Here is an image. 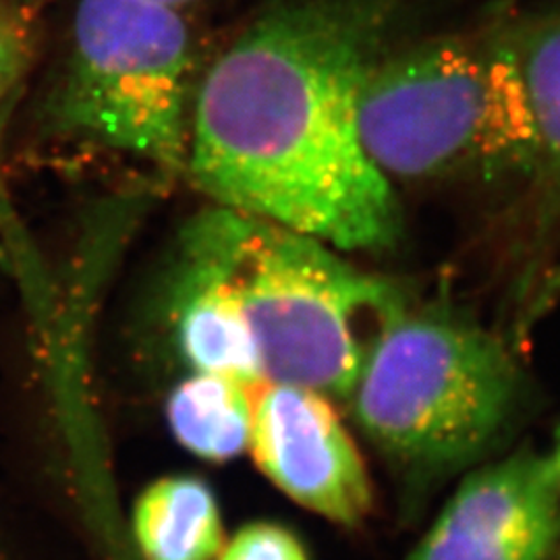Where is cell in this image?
I'll return each instance as SVG.
<instances>
[{
  "label": "cell",
  "instance_id": "4",
  "mask_svg": "<svg viewBox=\"0 0 560 560\" xmlns=\"http://www.w3.org/2000/svg\"><path fill=\"white\" fill-rule=\"evenodd\" d=\"M525 395V372L501 337L407 305L374 345L349 400L384 457L411 476H439L488 455Z\"/></svg>",
  "mask_w": 560,
  "mask_h": 560
},
{
  "label": "cell",
  "instance_id": "12",
  "mask_svg": "<svg viewBox=\"0 0 560 560\" xmlns=\"http://www.w3.org/2000/svg\"><path fill=\"white\" fill-rule=\"evenodd\" d=\"M36 46V23L20 0H0V115L21 78L25 75Z\"/></svg>",
  "mask_w": 560,
  "mask_h": 560
},
{
  "label": "cell",
  "instance_id": "10",
  "mask_svg": "<svg viewBox=\"0 0 560 560\" xmlns=\"http://www.w3.org/2000/svg\"><path fill=\"white\" fill-rule=\"evenodd\" d=\"M529 110L538 164L534 179L560 194V2L499 21Z\"/></svg>",
  "mask_w": 560,
  "mask_h": 560
},
{
  "label": "cell",
  "instance_id": "6",
  "mask_svg": "<svg viewBox=\"0 0 560 560\" xmlns=\"http://www.w3.org/2000/svg\"><path fill=\"white\" fill-rule=\"evenodd\" d=\"M247 451L284 497L340 527L370 517L374 488L330 397L289 382L252 384Z\"/></svg>",
  "mask_w": 560,
  "mask_h": 560
},
{
  "label": "cell",
  "instance_id": "7",
  "mask_svg": "<svg viewBox=\"0 0 560 560\" xmlns=\"http://www.w3.org/2000/svg\"><path fill=\"white\" fill-rule=\"evenodd\" d=\"M559 538L550 463L515 453L467 474L407 560H550Z\"/></svg>",
  "mask_w": 560,
  "mask_h": 560
},
{
  "label": "cell",
  "instance_id": "9",
  "mask_svg": "<svg viewBox=\"0 0 560 560\" xmlns=\"http://www.w3.org/2000/svg\"><path fill=\"white\" fill-rule=\"evenodd\" d=\"M129 527L141 560H214L226 540L219 501L196 476H166L145 486Z\"/></svg>",
  "mask_w": 560,
  "mask_h": 560
},
{
  "label": "cell",
  "instance_id": "14",
  "mask_svg": "<svg viewBox=\"0 0 560 560\" xmlns=\"http://www.w3.org/2000/svg\"><path fill=\"white\" fill-rule=\"evenodd\" d=\"M546 459H548V463H550V469H552V478H555V483H557V490H559L560 497V425L559 430H557L555 442H552V448H550V453H546Z\"/></svg>",
  "mask_w": 560,
  "mask_h": 560
},
{
  "label": "cell",
  "instance_id": "2",
  "mask_svg": "<svg viewBox=\"0 0 560 560\" xmlns=\"http://www.w3.org/2000/svg\"><path fill=\"white\" fill-rule=\"evenodd\" d=\"M183 249L233 287L261 378L330 399H349L382 332L409 305L397 284L363 272L337 247L219 203L187 226Z\"/></svg>",
  "mask_w": 560,
  "mask_h": 560
},
{
  "label": "cell",
  "instance_id": "11",
  "mask_svg": "<svg viewBox=\"0 0 560 560\" xmlns=\"http://www.w3.org/2000/svg\"><path fill=\"white\" fill-rule=\"evenodd\" d=\"M173 436L203 460L235 459L249 446L252 384L222 374L191 372L166 402Z\"/></svg>",
  "mask_w": 560,
  "mask_h": 560
},
{
  "label": "cell",
  "instance_id": "5",
  "mask_svg": "<svg viewBox=\"0 0 560 560\" xmlns=\"http://www.w3.org/2000/svg\"><path fill=\"white\" fill-rule=\"evenodd\" d=\"M194 40L177 9L80 0L59 80L44 102L57 136L175 175L187 171Z\"/></svg>",
  "mask_w": 560,
  "mask_h": 560
},
{
  "label": "cell",
  "instance_id": "15",
  "mask_svg": "<svg viewBox=\"0 0 560 560\" xmlns=\"http://www.w3.org/2000/svg\"><path fill=\"white\" fill-rule=\"evenodd\" d=\"M150 2H156V4H164V7H171V9H183V7H187V4H191V2H196V0H150Z\"/></svg>",
  "mask_w": 560,
  "mask_h": 560
},
{
  "label": "cell",
  "instance_id": "8",
  "mask_svg": "<svg viewBox=\"0 0 560 560\" xmlns=\"http://www.w3.org/2000/svg\"><path fill=\"white\" fill-rule=\"evenodd\" d=\"M173 328L191 372L261 381L260 353L237 295L219 268L183 249Z\"/></svg>",
  "mask_w": 560,
  "mask_h": 560
},
{
  "label": "cell",
  "instance_id": "3",
  "mask_svg": "<svg viewBox=\"0 0 560 560\" xmlns=\"http://www.w3.org/2000/svg\"><path fill=\"white\" fill-rule=\"evenodd\" d=\"M358 120L390 180L536 175V138L501 23L384 52L361 81Z\"/></svg>",
  "mask_w": 560,
  "mask_h": 560
},
{
  "label": "cell",
  "instance_id": "13",
  "mask_svg": "<svg viewBox=\"0 0 560 560\" xmlns=\"http://www.w3.org/2000/svg\"><path fill=\"white\" fill-rule=\"evenodd\" d=\"M214 560H312L300 536L275 521H252L222 544Z\"/></svg>",
  "mask_w": 560,
  "mask_h": 560
},
{
  "label": "cell",
  "instance_id": "1",
  "mask_svg": "<svg viewBox=\"0 0 560 560\" xmlns=\"http://www.w3.org/2000/svg\"><path fill=\"white\" fill-rule=\"evenodd\" d=\"M405 0H284L201 80L187 173L219 206L342 252L399 240V200L368 154L358 98Z\"/></svg>",
  "mask_w": 560,
  "mask_h": 560
}]
</instances>
